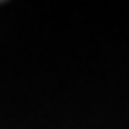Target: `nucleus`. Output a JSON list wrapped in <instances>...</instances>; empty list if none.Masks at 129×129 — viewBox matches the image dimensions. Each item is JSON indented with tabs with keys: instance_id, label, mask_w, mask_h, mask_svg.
Wrapping results in <instances>:
<instances>
[]
</instances>
